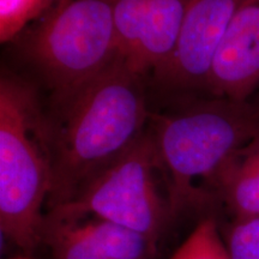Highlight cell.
Returning a JSON list of instances; mask_svg holds the SVG:
<instances>
[{
    "label": "cell",
    "instance_id": "1",
    "mask_svg": "<svg viewBox=\"0 0 259 259\" xmlns=\"http://www.w3.org/2000/svg\"><path fill=\"white\" fill-rule=\"evenodd\" d=\"M47 115L50 211L72 200L147 132L151 113L144 74L131 69L120 56Z\"/></svg>",
    "mask_w": 259,
    "mask_h": 259
},
{
    "label": "cell",
    "instance_id": "2",
    "mask_svg": "<svg viewBox=\"0 0 259 259\" xmlns=\"http://www.w3.org/2000/svg\"><path fill=\"white\" fill-rule=\"evenodd\" d=\"M149 131L166 174L177 218L216 204L213 184L236 150L259 135L254 100L208 96L185 108L151 114Z\"/></svg>",
    "mask_w": 259,
    "mask_h": 259
},
{
    "label": "cell",
    "instance_id": "3",
    "mask_svg": "<svg viewBox=\"0 0 259 259\" xmlns=\"http://www.w3.org/2000/svg\"><path fill=\"white\" fill-rule=\"evenodd\" d=\"M51 192L50 124L36 90L12 74L0 80V229L31 254L42 245Z\"/></svg>",
    "mask_w": 259,
    "mask_h": 259
},
{
    "label": "cell",
    "instance_id": "4",
    "mask_svg": "<svg viewBox=\"0 0 259 259\" xmlns=\"http://www.w3.org/2000/svg\"><path fill=\"white\" fill-rule=\"evenodd\" d=\"M22 61L61 105L121 56L111 0H57L18 37Z\"/></svg>",
    "mask_w": 259,
    "mask_h": 259
},
{
    "label": "cell",
    "instance_id": "5",
    "mask_svg": "<svg viewBox=\"0 0 259 259\" xmlns=\"http://www.w3.org/2000/svg\"><path fill=\"white\" fill-rule=\"evenodd\" d=\"M47 219L94 218L126 227L157 242L177 219L169 187L149 127L128 151Z\"/></svg>",
    "mask_w": 259,
    "mask_h": 259
},
{
    "label": "cell",
    "instance_id": "6",
    "mask_svg": "<svg viewBox=\"0 0 259 259\" xmlns=\"http://www.w3.org/2000/svg\"><path fill=\"white\" fill-rule=\"evenodd\" d=\"M240 0H190L179 38L166 63L153 72L171 90L206 93L213 60Z\"/></svg>",
    "mask_w": 259,
    "mask_h": 259
},
{
    "label": "cell",
    "instance_id": "7",
    "mask_svg": "<svg viewBox=\"0 0 259 259\" xmlns=\"http://www.w3.org/2000/svg\"><path fill=\"white\" fill-rule=\"evenodd\" d=\"M111 2L121 57L136 72H154L176 48L190 0Z\"/></svg>",
    "mask_w": 259,
    "mask_h": 259
},
{
    "label": "cell",
    "instance_id": "8",
    "mask_svg": "<svg viewBox=\"0 0 259 259\" xmlns=\"http://www.w3.org/2000/svg\"><path fill=\"white\" fill-rule=\"evenodd\" d=\"M259 89V0H240L213 60L206 95L251 99Z\"/></svg>",
    "mask_w": 259,
    "mask_h": 259
},
{
    "label": "cell",
    "instance_id": "9",
    "mask_svg": "<svg viewBox=\"0 0 259 259\" xmlns=\"http://www.w3.org/2000/svg\"><path fill=\"white\" fill-rule=\"evenodd\" d=\"M213 196L232 221L259 219V135L226 162L213 184Z\"/></svg>",
    "mask_w": 259,
    "mask_h": 259
},
{
    "label": "cell",
    "instance_id": "10",
    "mask_svg": "<svg viewBox=\"0 0 259 259\" xmlns=\"http://www.w3.org/2000/svg\"><path fill=\"white\" fill-rule=\"evenodd\" d=\"M79 221L107 259H154L157 253V242L141 233L100 219Z\"/></svg>",
    "mask_w": 259,
    "mask_h": 259
},
{
    "label": "cell",
    "instance_id": "11",
    "mask_svg": "<svg viewBox=\"0 0 259 259\" xmlns=\"http://www.w3.org/2000/svg\"><path fill=\"white\" fill-rule=\"evenodd\" d=\"M42 245L50 248L53 259H107L79 220L46 218Z\"/></svg>",
    "mask_w": 259,
    "mask_h": 259
},
{
    "label": "cell",
    "instance_id": "12",
    "mask_svg": "<svg viewBox=\"0 0 259 259\" xmlns=\"http://www.w3.org/2000/svg\"><path fill=\"white\" fill-rule=\"evenodd\" d=\"M169 259H231L218 219L200 220Z\"/></svg>",
    "mask_w": 259,
    "mask_h": 259
},
{
    "label": "cell",
    "instance_id": "13",
    "mask_svg": "<svg viewBox=\"0 0 259 259\" xmlns=\"http://www.w3.org/2000/svg\"><path fill=\"white\" fill-rule=\"evenodd\" d=\"M57 0H0V40L14 41Z\"/></svg>",
    "mask_w": 259,
    "mask_h": 259
},
{
    "label": "cell",
    "instance_id": "14",
    "mask_svg": "<svg viewBox=\"0 0 259 259\" xmlns=\"http://www.w3.org/2000/svg\"><path fill=\"white\" fill-rule=\"evenodd\" d=\"M225 241L231 259H259V219L232 221Z\"/></svg>",
    "mask_w": 259,
    "mask_h": 259
},
{
    "label": "cell",
    "instance_id": "15",
    "mask_svg": "<svg viewBox=\"0 0 259 259\" xmlns=\"http://www.w3.org/2000/svg\"><path fill=\"white\" fill-rule=\"evenodd\" d=\"M6 259H32L30 254H22V255H15V257H10Z\"/></svg>",
    "mask_w": 259,
    "mask_h": 259
}]
</instances>
